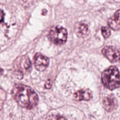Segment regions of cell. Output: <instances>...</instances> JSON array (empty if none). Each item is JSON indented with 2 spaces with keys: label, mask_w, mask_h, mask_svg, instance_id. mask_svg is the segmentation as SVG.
Wrapping results in <instances>:
<instances>
[{
  "label": "cell",
  "mask_w": 120,
  "mask_h": 120,
  "mask_svg": "<svg viewBox=\"0 0 120 120\" xmlns=\"http://www.w3.org/2000/svg\"><path fill=\"white\" fill-rule=\"evenodd\" d=\"M12 96L20 106L28 109L34 107L38 101L36 92L30 86L22 83H16L14 85Z\"/></svg>",
  "instance_id": "6da1fadb"
},
{
  "label": "cell",
  "mask_w": 120,
  "mask_h": 120,
  "mask_svg": "<svg viewBox=\"0 0 120 120\" xmlns=\"http://www.w3.org/2000/svg\"><path fill=\"white\" fill-rule=\"evenodd\" d=\"M101 80L104 85L110 90L120 88V71L115 66H111L101 74Z\"/></svg>",
  "instance_id": "7a4b0ae2"
},
{
  "label": "cell",
  "mask_w": 120,
  "mask_h": 120,
  "mask_svg": "<svg viewBox=\"0 0 120 120\" xmlns=\"http://www.w3.org/2000/svg\"><path fill=\"white\" fill-rule=\"evenodd\" d=\"M49 39L55 45H61L65 44L67 40V30L60 26L52 27L48 33Z\"/></svg>",
  "instance_id": "3957f363"
},
{
  "label": "cell",
  "mask_w": 120,
  "mask_h": 120,
  "mask_svg": "<svg viewBox=\"0 0 120 120\" xmlns=\"http://www.w3.org/2000/svg\"><path fill=\"white\" fill-rule=\"evenodd\" d=\"M102 53L112 63L120 60V50L114 46H105L102 49Z\"/></svg>",
  "instance_id": "277c9868"
},
{
  "label": "cell",
  "mask_w": 120,
  "mask_h": 120,
  "mask_svg": "<svg viewBox=\"0 0 120 120\" xmlns=\"http://www.w3.org/2000/svg\"><path fill=\"white\" fill-rule=\"evenodd\" d=\"M33 59L34 66L38 71H44L49 65V60L48 58L40 53H36L34 56Z\"/></svg>",
  "instance_id": "5b68a950"
},
{
  "label": "cell",
  "mask_w": 120,
  "mask_h": 120,
  "mask_svg": "<svg viewBox=\"0 0 120 120\" xmlns=\"http://www.w3.org/2000/svg\"><path fill=\"white\" fill-rule=\"evenodd\" d=\"M107 23L112 30H120V9L116 11L114 15L109 18Z\"/></svg>",
  "instance_id": "8992f818"
},
{
  "label": "cell",
  "mask_w": 120,
  "mask_h": 120,
  "mask_svg": "<svg viewBox=\"0 0 120 120\" xmlns=\"http://www.w3.org/2000/svg\"><path fill=\"white\" fill-rule=\"evenodd\" d=\"M103 104L104 108L107 112L112 111L117 105V100L112 95H110L105 97L103 99Z\"/></svg>",
  "instance_id": "52a82bcc"
},
{
  "label": "cell",
  "mask_w": 120,
  "mask_h": 120,
  "mask_svg": "<svg viewBox=\"0 0 120 120\" xmlns=\"http://www.w3.org/2000/svg\"><path fill=\"white\" fill-rule=\"evenodd\" d=\"M73 97L77 101H88L91 98L92 94L89 89H81L74 93Z\"/></svg>",
  "instance_id": "ba28073f"
},
{
  "label": "cell",
  "mask_w": 120,
  "mask_h": 120,
  "mask_svg": "<svg viewBox=\"0 0 120 120\" xmlns=\"http://www.w3.org/2000/svg\"><path fill=\"white\" fill-rule=\"evenodd\" d=\"M75 30L78 37H84L88 34V27L84 22H78L75 24Z\"/></svg>",
  "instance_id": "9c48e42d"
},
{
  "label": "cell",
  "mask_w": 120,
  "mask_h": 120,
  "mask_svg": "<svg viewBox=\"0 0 120 120\" xmlns=\"http://www.w3.org/2000/svg\"><path fill=\"white\" fill-rule=\"evenodd\" d=\"M101 33L104 38H107L111 35V31L106 26H102L101 27Z\"/></svg>",
  "instance_id": "30bf717a"
},
{
  "label": "cell",
  "mask_w": 120,
  "mask_h": 120,
  "mask_svg": "<svg viewBox=\"0 0 120 120\" xmlns=\"http://www.w3.org/2000/svg\"><path fill=\"white\" fill-rule=\"evenodd\" d=\"M45 120H66V119L60 115L52 114L48 116Z\"/></svg>",
  "instance_id": "8fae6325"
},
{
  "label": "cell",
  "mask_w": 120,
  "mask_h": 120,
  "mask_svg": "<svg viewBox=\"0 0 120 120\" xmlns=\"http://www.w3.org/2000/svg\"><path fill=\"white\" fill-rule=\"evenodd\" d=\"M24 67L26 70H28L31 68V62L29 59V58L25 60V61L24 63Z\"/></svg>",
  "instance_id": "7c38bea8"
},
{
  "label": "cell",
  "mask_w": 120,
  "mask_h": 120,
  "mask_svg": "<svg viewBox=\"0 0 120 120\" xmlns=\"http://www.w3.org/2000/svg\"><path fill=\"white\" fill-rule=\"evenodd\" d=\"M52 85V82L50 79H48L45 83V87L47 89H50Z\"/></svg>",
  "instance_id": "4fadbf2b"
}]
</instances>
